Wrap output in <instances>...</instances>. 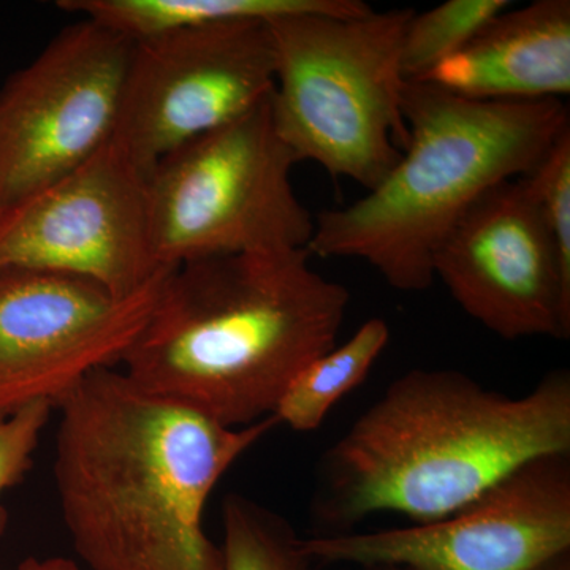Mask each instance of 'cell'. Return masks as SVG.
Listing matches in <instances>:
<instances>
[{
  "mask_svg": "<svg viewBox=\"0 0 570 570\" xmlns=\"http://www.w3.org/2000/svg\"><path fill=\"white\" fill-rule=\"evenodd\" d=\"M14 570H80L73 561L67 558L56 557L47 558V560H37V558H28L21 562Z\"/></svg>",
  "mask_w": 570,
  "mask_h": 570,
  "instance_id": "20",
  "label": "cell"
},
{
  "mask_svg": "<svg viewBox=\"0 0 570 570\" xmlns=\"http://www.w3.org/2000/svg\"><path fill=\"white\" fill-rule=\"evenodd\" d=\"M423 81L479 102L562 100L570 94L569 0L510 6Z\"/></svg>",
  "mask_w": 570,
  "mask_h": 570,
  "instance_id": "13",
  "label": "cell"
},
{
  "mask_svg": "<svg viewBox=\"0 0 570 570\" xmlns=\"http://www.w3.org/2000/svg\"><path fill=\"white\" fill-rule=\"evenodd\" d=\"M510 6L509 0H448L425 13L415 11L401 45L404 80H425Z\"/></svg>",
  "mask_w": 570,
  "mask_h": 570,
  "instance_id": "17",
  "label": "cell"
},
{
  "mask_svg": "<svg viewBox=\"0 0 570 570\" xmlns=\"http://www.w3.org/2000/svg\"><path fill=\"white\" fill-rule=\"evenodd\" d=\"M311 561L411 570H535L570 551V455L528 461L452 515L302 539Z\"/></svg>",
  "mask_w": 570,
  "mask_h": 570,
  "instance_id": "9",
  "label": "cell"
},
{
  "mask_svg": "<svg viewBox=\"0 0 570 570\" xmlns=\"http://www.w3.org/2000/svg\"><path fill=\"white\" fill-rule=\"evenodd\" d=\"M62 273L118 298L167 269L154 255L146 178L111 140L77 170L0 209V272Z\"/></svg>",
  "mask_w": 570,
  "mask_h": 570,
  "instance_id": "10",
  "label": "cell"
},
{
  "mask_svg": "<svg viewBox=\"0 0 570 570\" xmlns=\"http://www.w3.org/2000/svg\"><path fill=\"white\" fill-rule=\"evenodd\" d=\"M167 273L118 298L78 276L0 272V414L40 401L59 407L94 371L121 365Z\"/></svg>",
  "mask_w": 570,
  "mask_h": 570,
  "instance_id": "11",
  "label": "cell"
},
{
  "mask_svg": "<svg viewBox=\"0 0 570 570\" xmlns=\"http://www.w3.org/2000/svg\"><path fill=\"white\" fill-rule=\"evenodd\" d=\"M407 145L365 197L325 209L311 257L366 262L395 291L434 283L433 255L483 194L530 174L570 126L562 100L479 102L433 82L406 81Z\"/></svg>",
  "mask_w": 570,
  "mask_h": 570,
  "instance_id": "4",
  "label": "cell"
},
{
  "mask_svg": "<svg viewBox=\"0 0 570 570\" xmlns=\"http://www.w3.org/2000/svg\"><path fill=\"white\" fill-rule=\"evenodd\" d=\"M56 436L59 508L92 570H223L205 532L214 487L279 426L275 415L220 425L140 387L116 367L94 371L62 401Z\"/></svg>",
  "mask_w": 570,
  "mask_h": 570,
  "instance_id": "1",
  "label": "cell"
},
{
  "mask_svg": "<svg viewBox=\"0 0 570 570\" xmlns=\"http://www.w3.org/2000/svg\"><path fill=\"white\" fill-rule=\"evenodd\" d=\"M414 9L268 21L276 52V132L333 178L374 189L407 145L401 45Z\"/></svg>",
  "mask_w": 570,
  "mask_h": 570,
  "instance_id": "5",
  "label": "cell"
},
{
  "mask_svg": "<svg viewBox=\"0 0 570 570\" xmlns=\"http://www.w3.org/2000/svg\"><path fill=\"white\" fill-rule=\"evenodd\" d=\"M50 403L29 406L0 414V497L24 480L31 471L33 455L39 448L41 433L51 419ZM9 513L0 505V538L7 530Z\"/></svg>",
  "mask_w": 570,
  "mask_h": 570,
  "instance_id": "19",
  "label": "cell"
},
{
  "mask_svg": "<svg viewBox=\"0 0 570 570\" xmlns=\"http://www.w3.org/2000/svg\"><path fill=\"white\" fill-rule=\"evenodd\" d=\"M550 455H570L564 367L520 396L456 370H412L326 449L311 513L317 535L354 531L382 512L431 523Z\"/></svg>",
  "mask_w": 570,
  "mask_h": 570,
  "instance_id": "2",
  "label": "cell"
},
{
  "mask_svg": "<svg viewBox=\"0 0 570 570\" xmlns=\"http://www.w3.org/2000/svg\"><path fill=\"white\" fill-rule=\"evenodd\" d=\"M58 7L132 41L219 22L299 13L354 17L373 9L360 0H59Z\"/></svg>",
  "mask_w": 570,
  "mask_h": 570,
  "instance_id": "14",
  "label": "cell"
},
{
  "mask_svg": "<svg viewBox=\"0 0 570 570\" xmlns=\"http://www.w3.org/2000/svg\"><path fill=\"white\" fill-rule=\"evenodd\" d=\"M275 80L268 21L219 22L134 41L111 141L148 179L168 153L268 100Z\"/></svg>",
  "mask_w": 570,
  "mask_h": 570,
  "instance_id": "7",
  "label": "cell"
},
{
  "mask_svg": "<svg viewBox=\"0 0 570 570\" xmlns=\"http://www.w3.org/2000/svg\"><path fill=\"white\" fill-rule=\"evenodd\" d=\"M309 258L213 255L168 269L124 373L220 425L272 417L291 382L336 346L351 305Z\"/></svg>",
  "mask_w": 570,
  "mask_h": 570,
  "instance_id": "3",
  "label": "cell"
},
{
  "mask_svg": "<svg viewBox=\"0 0 570 570\" xmlns=\"http://www.w3.org/2000/svg\"><path fill=\"white\" fill-rule=\"evenodd\" d=\"M134 41L81 18L0 88V209L77 170L111 140Z\"/></svg>",
  "mask_w": 570,
  "mask_h": 570,
  "instance_id": "8",
  "label": "cell"
},
{
  "mask_svg": "<svg viewBox=\"0 0 570 570\" xmlns=\"http://www.w3.org/2000/svg\"><path fill=\"white\" fill-rule=\"evenodd\" d=\"M433 276L502 340L570 336V272L521 178L494 186L453 225Z\"/></svg>",
  "mask_w": 570,
  "mask_h": 570,
  "instance_id": "12",
  "label": "cell"
},
{
  "mask_svg": "<svg viewBox=\"0 0 570 570\" xmlns=\"http://www.w3.org/2000/svg\"><path fill=\"white\" fill-rule=\"evenodd\" d=\"M343 570H411V569L400 568V566H373V568H355V569H343Z\"/></svg>",
  "mask_w": 570,
  "mask_h": 570,
  "instance_id": "22",
  "label": "cell"
},
{
  "mask_svg": "<svg viewBox=\"0 0 570 570\" xmlns=\"http://www.w3.org/2000/svg\"><path fill=\"white\" fill-rule=\"evenodd\" d=\"M296 164L269 99L168 153L146 179L157 262L306 249L316 217L295 193Z\"/></svg>",
  "mask_w": 570,
  "mask_h": 570,
  "instance_id": "6",
  "label": "cell"
},
{
  "mask_svg": "<svg viewBox=\"0 0 570 570\" xmlns=\"http://www.w3.org/2000/svg\"><path fill=\"white\" fill-rule=\"evenodd\" d=\"M223 570H311L313 561L287 520L243 494L223 505Z\"/></svg>",
  "mask_w": 570,
  "mask_h": 570,
  "instance_id": "16",
  "label": "cell"
},
{
  "mask_svg": "<svg viewBox=\"0 0 570 570\" xmlns=\"http://www.w3.org/2000/svg\"><path fill=\"white\" fill-rule=\"evenodd\" d=\"M535 570H570V551L551 558L550 561L543 562V564L539 566Z\"/></svg>",
  "mask_w": 570,
  "mask_h": 570,
  "instance_id": "21",
  "label": "cell"
},
{
  "mask_svg": "<svg viewBox=\"0 0 570 570\" xmlns=\"http://www.w3.org/2000/svg\"><path fill=\"white\" fill-rule=\"evenodd\" d=\"M538 208L543 227L570 272V126L540 157L530 174L521 176Z\"/></svg>",
  "mask_w": 570,
  "mask_h": 570,
  "instance_id": "18",
  "label": "cell"
},
{
  "mask_svg": "<svg viewBox=\"0 0 570 570\" xmlns=\"http://www.w3.org/2000/svg\"><path fill=\"white\" fill-rule=\"evenodd\" d=\"M390 326L373 317L346 343L309 363L291 382L275 409L279 425L298 433L316 431L341 397L358 387L389 346Z\"/></svg>",
  "mask_w": 570,
  "mask_h": 570,
  "instance_id": "15",
  "label": "cell"
}]
</instances>
